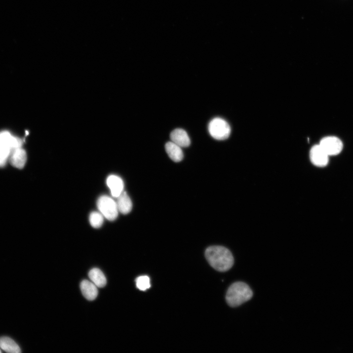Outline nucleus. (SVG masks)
Listing matches in <instances>:
<instances>
[{"label": "nucleus", "mask_w": 353, "mask_h": 353, "mask_svg": "<svg viewBox=\"0 0 353 353\" xmlns=\"http://www.w3.org/2000/svg\"><path fill=\"white\" fill-rule=\"evenodd\" d=\"M23 142L21 139L13 136L9 131L0 132V145L7 146L11 150L22 147Z\"/></svg>", "instance_id": "0eeeda50"}, {"label": "nucleus", "mask_w": 353, "mask_h": 353, "mask_svg": "<svg viewBox=\"0 0 353 353\" xmlns=\"http://www.w3.org/2000/svg\"><path fill=\"white\" fill-rule=\"evenodd\" d=\"M166 150L169 158L176 163L182 161L184 158L182 147L172 142H168L166 144Z\"/></svg>", "instance_id": "ddd939ff"}, {"label": "nucleus", "mask_w": 353, "mask_h": 353, "mask_svg": "<svg viewBox=\"0 0 353 353\" xmlns=\"http://www.w3.org/2000/svg\"><path fill=\"white\" fill-rule=\"evenodd\" d=\"M137 288L141 291H145L151 287L150 280L147 276H142L136 279Z\"/></svg>", "instance_id": "a211bd4d"}, {"label": "nucleus", "mask_w": 353, "mask_h": 353, "mask_svg": "<svg viewBox=\"0 0 353 353\" xmlns=\"http://www.w3.org/2000/svg\"><path fill=\"white\" fill-rule=\"evenodd\" d=\"M89 222L93 228H99L104 223V216L101 213L92 212L89 216Z\"/></svg>", "instance_id": "f3484780"}, {"label": "nucleus", "mask_w": 353, "mask_h": 353, "mask_svg": "<svg viewBox=\"0 0 353 353\" xmlns=\"http://www.w3.org/2000/svg\"><path fill=\"white\" fill-rule=\"evenodd\" d=\"M80 288L83 295L88 300L93 301L98 296L97 287L91 281L83 280L81 283Z\"/></svg>", "instance_id": "9b49d317"}, {"label": "nucleus", "mask_w": 353, "mask_h": 353, "mask_svg": "<svg viewBox=\"0 0 353 353\" xmlns=\"http://www.w3.org/2000/svg\"><path fill=\"white\" fill-rule=\"evenodd\" d=\"M319 145L329 157L339 154L343 147L341 141L333 136L325 137L322 139Z\"/></svg>", "instance_id": "39448f33"}, {"label": "nucleus", "mask_w": 353, "mask_h": 353, "mask_svg": "<svg viewBox=\"0 0 353 353\" xmlns=\"http://www.w3.org/2000/svg\"><path fill=\"white\" fill-rule=\"evenodd\" d=\"M253 293L250 288L244 282L232 284L227 292L226 299L231 307H237L250 300Z\"/></svg>", "instance_id": "f03ea898"}, {"label": "nucleus", "mask_w": 353, "mask_h": 353, "mask_svg": "<svg viewBox=\"0 0 353 353\" xmlns=\"http://www.w3.org/2000/svg\"><path fill=\"white\" fill-rule=\"evenodd\" d=\"M97 207L104 217L109 221L115 220L119 214L116 202L107 196H102L99 198Z\"/></svg>", "instance_id": "20e7f679"}, {"label": "nucleus", "mask_w": 353, "mask_h": 353, "mask_svg": "<svg viewBox=\"0 0 353 353\" xmlns=\"http://www.w3.org/2000/svg\"><path fill=\"white\" fill-rule=\"evenodd\" d=\"M205 257L209 265L220 272L228 271L234 264V258L231 253L223 247H209L206 250Z\"/></svg>", "instance_id": "f257e3e1"}, {"label": "nucleus", "mask_w": 353, "mask_h": 353, "mask_svg": "<svg viewBox=\"0 0 353 353\" xmlns=\"http://www.w3.org/2000/svg\"><path fill=\"white\" fill-rule=\"evenodd\" d=\"M329 156L325 152L319 145L313 146L310 151V159L314 166L323 167L329 163Z\"/></svg>", "instance_id": "423d86ee"}, {"label": "nucleus", "mask_w": 353, "mask_h": 353, "mask_svg": "<svg viewBox=\"0 0 353 353\" xmlns=\"http://www.w3.org/2000/svg\"><path fill=\"white\" fill-rule=\"evenodd\" d=\"M116 204L119 211L124 214L130 213L133 208L131 199L126 192L124 191L117 197Z\"/></svg>", "instance_id": "f8f14e48"}, {"label": "nucleus", "mask_w": 353, "mask_h": 353, "mask_svg": "<svg viewBox=\"0 0 353 353\" xmlns=\"http://www.w3.org/2000/svg\"><path fill=\"white\" fill-rule=\"evenodd\" d=\"M1 350H0V353H1Z\"/></svg>", "instance_id": "6ab92c4d"}, {"label": "nucleus", "mask_w": 353, "mask_h": 353, "mask_svg": "<svg viewBox=\"0 0 353 353\" xmlns=\"http://www.w3.org/2000/svg\"><path fill=\"white\" fill-rule=\"evenodd\" d=\"M208 131L211 136L218 141L227 139L231 132L228 123L221 118H215L209 124Z\"/></svg>", "instance_id": "7ed1b4c3"}, {"label": "nucleus", "mask_w": 353, "mask_h": 353, "mask_svg": "<svg viewBox=\"0 0 353 353\" xmlns=\"http://www.w3.org/2000/svg\"><path fill=\"white\" fill-rule=\"evenodd\" d=\"M106 184L110 189L112 196L115 198H117L124 192V182L119 176L110 175L106 180Z\"/></svg>", "instance_id": "1a4fd4ad"}, {"label": "nucleus", "mask_w": 353, "mask_h": 353, "mask_svg": "<svg viewBox=\"0 0 353 353\" xmlns=\"http://www.w3.org/2000/svg\"><path fill=\"white\" fill-rule=\"evenodd\" d=\"M0 347L8 353H19L21 352V349L19 345L13 339L7 336L0 337Z\"/></svg>", "instance_id": "4468645a"}, {"label": "nucleus", "mask_w": 353, "mask_h": 353, "mask_svg": "<svg viewBox=\"0 0 353 353\" xmlns=\"http://www.w3.org/2000/svg\"><path fill=\"white\" fill-rule=\"evenodd\" d=\"M88 276L91 281L97 288H103L106 284V279L104 275L98 269L91 270L89 272Z\"/></svg>", "instance_id": "2eb2a0df"}, {"label": "nucleus", "mask_w": 353, "mask_h": 353, "mask_svg": "<svg viewBox=\"0 0 353 353\" xmlns=\"http://www.w3.org/2000/svg\"><path fill=\"white\" fill-rule=\"evenodd\" d=\"M27 160L26 151L22 148H18L12 150L9 158L11 165L18 169L24 167Z\"/></svg>", "instance_id": "6e6552de"}, {"label": "nucleus", "mask_w": 353, "mask_h": 353, "mask_svg": "<svg viewBox=\"0 0 353 353\" xmlns=\"http://www.w3.org/2000/svg\"><path fill=\"white\" fill-rule=\"evenodd\" d=\"M171 142L182 148L187 147L190 145V140L187 133L181 129H177L170 134Z\"/></svg>", "instance_id": "9d476101"}, {"label": "nucleus", "mask_w": 353, "mask_h": 353, "mask_svg": "<svg viewBox=\"0 0 353 353\" xmlns=\"http://www.w3.org/2000/svg\"><path fill=\"white\" fill-rule=\"evenodd\" d=\"M12 150L9 147L0 145V167L6 166L8 161Z\"/></svg>", "instance_id": "dca6fc26"}]
</instances>
